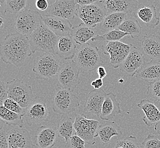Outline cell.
<instances>
[{
    "mask_svg": "<svg viewBox=\"0 0 160 148\" xmlns=\"http://www.w3.org/2000/svg\"><path fill=\"white\" fill-rule=\"evenodd\" d=\"M35 6L38 9L41 11H44L47 9L49 6V4L47 0H37L35 2Z\"/></svg>",
    "mask_w": 160,
    "mask_h": 148,
    "instance_id": "obj_41",
    "label": "cell"
},
{
    "mask_svg": "<svg viewBox=\"0 0 160 148\" xmlns=\"http://www.w3.org/2000/svg\"><path fill=\"white\" fill-rule=\"evenodd\" d=\"M128 14L123 13H112L108 14L100 24V30L104 33L117 29L126 18Z\"/></svg>",
    "mask_w": 160,
    "mask_h": 148,
    "instance_id": "obj_28",
    "label": "cell"
},
{
    "mask_svg": "<svg viewBox=\"0 0 160 148\" xmlns=\"http://www.w3.org/2000/svg\"><path fill=\"white\" fill-rule=\"evenodd\" d=\"M159 18H160V17H159Z\"/></svg>",
    "mask_w": 160,
    "mask_h": 148,
    "instance_id": "obj_48",
    "label": "cell"
},
{
    "mask_svg": "<svg viewBox=\"0 0 160 148\" xmlns=\"http://www.w3.org/2000/svg\"><path fill=\"white\" fill-rule=\"evenodd\" d=\"M4 21H5V20H4V18H3V17L1 16V17H0V26H1V29H2V28H3V24H4Z\"/></svg>",
    "mask_w": 160,
    "mask_h": 148,
    "instance_id": "obj_46",
    "label": "cell"
},
{
    "mask_svg": "<svg viewBox=\"0 0 160 148\" xmlns=\"http://www.w3.org/2000/svg\"><path fill=\"white\" fill-rule=\"evenodd\" d=\"M118 29L129 34L132 38L139 36L142 31L141 25L133 14H128Z\"/></svg>",
    "mask_w": 160,
    "mask_h": 148,
    "instance_id": "obj_29",
    "label": "cell"
},
{
    "mask_svg": "<svg viewBox=\"0 0 160 148\" xmlns=\"http://www.w3.org/2000/svg\"><path fill=\"white\" fill-rule=\"evenodd\" d=\"M77 6L75 0H56L49 6L47 15L72 19L76 16Z\"/></svg>",
    "mask_w": 160,
    "mask_h": 148,
    "instance_id": "obj_15",
    "label": "cell"
},
{
    "mask_svg": "<svg viewBox=\"0 0 160 148\" xmlns=\"http://www.w3.org/2000/svg\"><path fill=\"white\" fill-rule=\"evenodd\" d=\"M154 130L160 136V121L154 125Z\"/></svg>",
    "mask_w": 160,
    "mask_h": 148,
    "instance_id": "obj_45",
    "label": "cell"
},
{
    "mask_svg": "<svg viewBox=\"0 0 160 148\" xmlns=\"http://www.w3.org/2000/svg\"><path fill=\"white\" fill-rule=\"evenodd\" d=\"M49 116V111L45 99L36 96L33 102L25 109L23 119L30 127L43 126Z\"/></svg>",
    "mask_w": 160,
    "mask_h": 148,
    "instance_id": "obj_5",
    "label": "cell"
},
{
    "mask_svg": "<svg viewBox=\"0 0 160 148\" xmlns=\"http://www.w3.org/2000/svg\"><path fill=\"white\" fill-rule=\"evenodd\" d=\"M8 98V84L5 82L1 81L0 82V105L3 106L5 100Z\"/></svg>",
    "mask_w": 160,
    "mask_h": 148,
    "instance_id": "obj_39",
    "label": "cell"
},
{
    "mask_svg": "<svg viewBox=\"0 0 160 148\" xmlns=\"http://www.w3.org/2000/svg\"><path fill=\"white\" fill-rule=\"evenodd\" d=\"M100 125L98 121L87 119L85 114H76L74 121L76 133L88 144H96L95 138Z\"/></svg>",
    "mask_w": 160,
    "mask_h": 148,
    "instance_id": "obj_11",
    "label": "cell"
},
{
    "mask_svg": "<svg viewBox=\"0 0 160 148\" xmlns=\"http://www.w3.org/2000/svg\"><path fill=\"white\" fill-rule=\"evenodd\" d=\"M70 34L76 43L80 46L86 44L97 35L93 28H90L83 22L73 26Z\"/></svg>",
    "mask_w": 160,
    "mask_h": 148,
    "instance_id": "obj_26",
    "label": "cell"
},
{
    "mask_svg": "<svg viewBox=\"0 0 160 148\" xmlns=\"http://www.w3.org/2000/svg\"><path fill=\"white\" fill-rule=\"evenodd\" d=\"M76 3L80 6L89 5L92 3H96L99 0H75Z\"/></svg>",
    "mask_w": 160,
    "mask_h": 148,
    "instance_id": "obj_43",
    "label": "cell"
},
{
    "mask_svg": "<svg viewBox=\"0 0 160 148\" xmlns=\"http://www.w3.org/2000/svg\"><path fill=\"white\" fill-rule=\"evenodd\" d=\"M57 130L58 135L60 138L64 139L66 142L73 136L74 129V122L68 114H64L59 120Z\"/></svg>",
    "mask_w": 160,
    "mask_h": 148,
    "instance_id": "obj_30",
    "label": "cell"
},
{
    "mask_svg": "<svg viewBox=\"0 0 160 148\" xmlns=\"http://www.w3.org/2000/svg\"><path fill=\"white\" fill-rule=\"evenodd\" d=\"M44 24L43 18L37 10L25 9L16 17L15 26L18 33L30 35L39 26Z\"/></svg>",
    "mask_w": 160,
    "mask_h": 148,
    "instance_id": "obj_9",
    "label": "cell"
},
{
    "mask_svg": "<svg viewBox=\"0 0 160 148\" xmlns=\"http://www.w3.org/2000/svg\"><path fill=\"white\" fill-rule=\"evenodd\" d=\"M58 136L57 127L43 125L35 130L32 141L36 148H52Z\"/></svg>",
    "mask_w": 160,
    "mask_h": 148,
    "instance_id": "obj_16",
    "label": "cell"
},
{
    "mask_svg": "<svg viewBox=\"0 0 160 148\" xmlns=\"http://www.w3.org/2000/svg\"><path fill=\"white\" fill-rule=\"evenodd\" d=\"M103 85V79L100 78L96 79V80H93L91 83V86L94 87V90H99L102 87Z\"/></svg>",
    "mask_w": 160,
    "mask_h": 148,
    "instance_id": "obj_42",
    "label": "cell"
},
{
    "mask_svg": "<svg viewBox=\"0 0 160 148\" xmlns=\"http://www.w3.org/2000/svg\"><path fill=\"white\" fill-rule=\"evenodd\" d=\"M28 35L18 32L6 35L1 43V57L6 64L21 68L32 56Z\"/></svg>",
    "mask_w": 160,
    "mask_h": 148,
    "instance_id": "obj_1",
    "label": "cell"
},
{
    "mask_svg": "<svg viewBox=\"0 0 160 148\" xmlns=\"http://www.w3.org/2000/svg\"><path fill=\"white\" fill-rule=\"evenodd\" d=\"M146 63V59L141 51L132 45L129 54L120 65V70L128 77H134L136 73Z\"/></svg>",
    "mask_w": 160,
    "mask_h": 148,
    "instance_id": "obj_14",
    "label": "cell"
},
{
    "mask_svg": "<svg viewBox=\"0 0 160 148\" xmlns=\"http://www.w3.org/2000/svg\"><path fill=\"white\" fill-rule=\"evenodd\" d=\"M142 148H160V140L153 134L150 133L142 143Z\"/></svg>",
    "mask_w": 160,
    "mask_h": 148,
    "instance_id": "obj_37",
    "label": "cell"
},
{
    "mask_svg": "<svg viewBox=\"0 0 160 148\" xmlns=\"http://www.w3.org/2000/svg\"><path fill=\"white\" fill-rule=\"evenodd\" d=\"M119 82H120V83H123V82H124V80H119Z\"/></svg>",
    "mask_w": 160,
    "mask_h": 148,
    "instance_id": "obj_47",
    "label": "cell"
},
{
    "mask_svg": "<svg viewBox=\"0 0 160 148\" xmlns=\"http://www.w3.org/2000/svg\"><path fill=\"white\" fill-rule=\"evenodd\" d=\"M138 107L144 112L142 121L148 127L155 125L160 121V110L154 103L147 99L142 100Z\"/></svg>",
    "mask_w": 160,
    "mask_h": 148,
    "instance_id": "obj_22",
    "label": "cell"
},
{
    "mask_svg": "<svg viewBox=\"0 0 160 148\" xmlns=\"http://www.w3.org/2000/svg\"><path fill=\"white\" fill-rule=\"evenodd\" d=\"M76 43L70 34L59 37L56 56L61 59L71 61L74 59L77 51Z\"/></svg>",
    "mask_w": 160,
    "mask_h": 148,
    "instance_id": "obj_20",
    "label": "cell"
},
{
    "mask_svg": "<svg viewBox=\"0 0 160 148\" xmlns=\"http://www.w3.org/2000/svg\"><path fill=\"white\" fill-rule=\"evenodd\" d=\"M121 113L122 109L116 95L112 92L107 93L102 108L100 119L102 120H110Z\"/></svg>",
    "mask_w": 160,
    "mask_h": 148,
    "instance_id": "obj_23",
    "label": "cell"
},
{
    "mask_svg": "<svg viewBox=\"0 0 160 148\" xmlns=\"http://www.w3.org/2000/svg\"><path fill=\"white\" fill-rule=\"evenodd\" d=\"M9 148H36L28 130L12 126L6 131Z\"/></svg>",
    "mask_w": 160,
    "mask_h": 148,
    "instance_id": "obj_13",
    "label": "cell"
},
{
    "mask_svg": "<svg viewBox=\"0 0 160 148\" xmlns=\"http://www.w3.org/2000/svg\"><path fill=\"white\" fill-rule=\"evenodd\" d=\"M133 15L142 22L149 29H154L160 24V18L157 17L156 8L153 5L139 8Z\"/></svg>",
    "mask_w": 160,
    "mask_h": 148,
    "instance_id": "obj_24",
    "label": "cell"
},
{
    "mask_svg": "<svg viewBox=\"0 0 160 148\" xmlns=\"http://www.w3.org/2000/svg\"><path fill=\"white\" fill-rule=\"evenodd\" d=\"M132 46V44H126L120 41L111 42L102 46V50L105 55L110 56V65L114 68H119L129 54Z\"/></svg>",
    "mask_w": 160,
    "mask_h": 148,
    "instance_id": "obj_12",
    "label": "cell"
},
{
    "mask_svg": "<svg viewBox=\"0 0 160 148\" xmlns=\"http://www.w3.org/2000/svg\"><path fill=\"white\" fill-rule=\"evenodd\" d=\"M43 22L47 28L59 37L70 34L73 28L69 20L55 16L47 15L43 18Z\"/></svg>",
    "mask_w": 160,
    "mask_h": 148,
    "instance_id": "obj_21",
    "label": "cell"
},
{
    "mask_svg": "<svg viewBox=\"0 0 160 148\" xmlns=\"http://www.w3.org/2000/svg\"><path fill=\"white\" fill-rule=\"evenodd\" d=\"M102 2L103 1L99 0L96 3L86 6H80L78 4L76 16L88 26L96 28L103 21L107 15L104 5L102 6L101 4Z\"/></svg>",
    "mask_w": 160,
    "mask_h": 148,
    "instance_id": "obj_8",
    "label": "cell"
},
{
    "mask_svg": "<svg viewBox=\"0 0 160 148\" xmlns=\"http://www.w3.org/2000/svg\"><path fill=\"white\" fill-rule=\"evenodd\" d=\"M1 6L4 5V13L11 14H19L28 5L26 0H0Z\"/></svg>",
    "mask_w": 160,
    "mask_h": 148,
    "instance_id": "obj_32",
    "label": "cell"
},
{
    "mask_svg": "<svg viewBox=\"0 0 160 148\" xmlns=\"http://www.w3.org/2000/svg\"><path fill=\"white\" fill-rule=\"evenodd\" d=\"M62 64L58 56L45 53L35 58L32 71L37 79L52 80L58 77Z\"/></svg>",
    "mask_w": 160,
    "mask_h": 148,
    "instance_id": "obj_4",
    "label": "cell"
},
{
    "mask_svg": "<svg viewBox=\"0 0 160 148\" xmlns=\"http://www.w3.org/2000/svg\"><path fill=\"white\" fill-rule=\"evenodd\" d=\"M3 106L9 111H12L16 114L25 116V109L21 107L17 102L10 98H7L3 103Z\"/></svg>",
    "mask_w": 160,
    "mask_h": 148,
    "instance_id": "obj_36",
    "label": "cell"
},
{
    "mask_svg": "<svg viewBox=\"0 0 160 148\" xmlns=\"http://www.w3.org/2000/svg\"><path fill=\"white\" fill-rule=\"evenodd\" d=\"M80 72L73 60L63 63L57 77L59 87L74 91L80 83Z\"/></svg>",
    "mask_w": 160,
    "mask_h": 148,
    "instance_id": "obj_10",
    "label": "cell"
},
{
    "mask_svg": "<svg viewBox=\"0 0 160 148\" xmlns=\"http://www.w3.org/2000/svg\"><path fill=\"white\" fill-rule=\"evenodd\" d=\"M0 148H9L6 132L2 128L0 130Z\"/></svg>",
    "mask_w": 160,
    "mask_h": 148,
    "instance_id": "obj_40",
    "label": "cell"
},
{
    "mask_svg": "<svg viewBox=\"0 0 160 148\" xmlns=\"http://www.w3.org/2000/svg\"><path fill=\"white\" fill-rule=\"evenodd\" d=\"M142 52L146 59L160 62V35H144L142 42Z\"/></svg>",
    "mask_w": 160,
    "mask_h": 148,
    "instance_id": "obj_17",
    "label": "cell"
},
{
    "mask_svg": "<svg viewBox=\"0 0 160 148\" xmlns=\"http://www.w3.org/2000/svg\"><path fill=\"white\" fill-rule=\"evenodd\" d=\"M115 148H142L135 136H129L116 143Z\"/></svg>",
    "mask_w": 160,
    "mask_h": 148,
    "instance_id": "obj_35",
    "label": "cell"
},
{
    "mask_svg": "<svg viewBox=\"0 0 160 148\" xmlns=\"http://www.w3.org/2000/svg\"><path fill=\"white\" fill-rule=\"evenodd\" d=\"M7 84L8 98L17 102L23 109L28 108L36 97L32 87L21 79H14Z\"/></svg>",
    "mask_w": 160,
    "mask_h": 148,
    "instance_id": "obj_7",
    "label": "cell"
},
{
    "mask_svg": "<svg viewBox=\"0 0 160 148\" xmlns=\"http://www.w3.org/2000/svg\"><path fill=\"white\" fill-rule=\"evenodd\" d=\"M122 135L120 127L115 122H108L101 125L97 133L96 138L99 137L103 144L110 142L112 137Z\"/></svg>",
    "mask_w": 160,
    "mask_h": 148,
    "instance_id": "obj_27",
    "label": "cell"
},
{
    "mask_svg": "<svg viewBox=\"0 0 160 148\" xmlns=\"http://www.w3.org/2000/svg\"><path fill=\"white\" fill-rule=\"evenodd\" d=\"M134 77L151 83L160 79V62L151 61L146 62L136 73Z\"/></svg>",
    "mask_w": 160,
    "mask_h": 148,
    "instance_id": "obj_25",
    "label": "cell"
},
{
    "mask_svg": "<svg viewBox=\"0 0 160 148\" xmlns=\"http://www.w3.org/2000/svg\"><path fill=\"white\" fill-rule=\"evenodd\" d=\"M73 60L82 72L97 70L104 63L100 50L96 45L90 43L81 46L77 50Z\"/></svg>",
    "mask_w": 160,
    "mask_h": 148,
    "instance_id": "obj_3",
    "label": "cell"
},
{
    "mask_svg": "<svg viewBox=\"0 0 160 148\" xmlns=\"http://www.w3.org/2000/svg\"><path fill=\"white\" fill-rule=\"evenodd\" d=\"M85 143L83 139L77 135H74L66 142L65 148H86Z\"/></svg>",
    "mask_w": 160,
    "mask_h": 148,
    "instance_id": "obj_38",
    "label": "cell"
},
{
    "mask_svg": "<svg viewBox=\"0 0 160 148\" xmlns=\"http://www.w3.org/2000/svg\"><path fill=\"white\" fill-rule=\"evenodd\" d=\"M23 117V115L9 111L3 106L0 107V118L8 125L22 128L24 123Z\"/></svg>",
    "mask_w": 160,
    "mask_h": 148,
    "instance_id": "obj_31",
    "label": "cell"
},
{
    "mask_svg": "<svg viewBox=\"0 0 160 148\" xmlns=\"http://www.w3.org/2000/svg\"><path fill=\"white\" fill-rule=\"evenodd\" d=\"M28 37L32 53L43 51L47 54L56 55L59 37L44 24L37 28Z\"/></svg>",
    "mask_w": 160,
    "mask_h": 148,
    "instance_id": "obj_2",
    "label": "cell"
},
{
    "mask_svg": "<svg viewBox=\"0 0 160 148\" xmlns=\"http://www.w3.org/2000/svg\"><path fill=\"white\" fill-rule=\"evenodd\" d=\"M107 93L102 88L93 90L86 96L84 104V110L90 114L100 117L102 108Z\"/></svg>",
    "mask_w": 160,
    "mask_h": 148,
    "instance_id": "obj_18",
    "label": "cell"
},
{
    "mask_svg": "<svg viewBox=\"0 0 160 148\" xmlns=\"http://www.w3.org/2000/svg\"><path fill=\"white\" fill-rule=\"evenodd\" d=\"M147 95L150 100L160 103V79L151 82L147 88Z\"/></svg>",
    "mask_w": 160,
    "mask_h": 148,
    "instance_id": "obj_34",
    "label": "cell"
},
{
    "mask_svg": "<svg viewBox=\"0 0 160 148\" xmlns=\"http://www.w3.org/2000/svg\"><path fill=\"white\" fill-rule=\"evenodd\" d=\"M97 74L98 75L99 78L103 79H104L106 75H107V72L104 67L103 66H99L97 70Z\"/></svg>",
    "mask_w": 160,
    "mask_h": 148,
    "instance_id": "obj_44",
    "label": "cell"
},
{
    "mask_svg": "<svg viewBox=\"0 0 160 148\" xmlns=\"http://www.w3.org/2000/svg\"><path fill=\"white\" fill-rule=\"evenodd\" d=\"M127 35H130L129 34L121 31L119 29H115L111 31H108L106 33L99 35H97L92 41H104L106 42H117L122 40Z\"/></svg>",
    "mask_w": 160,
    "mask_h": 148,
    "instance_id": "obj_33",
    "label": "cell"
},
{
    "mask_svg": "<svg viewBox=\"0 0 160 148\" xmlns=\"http://www.w3.org/2000/svg\"><path fill=\"white\" fill-rule=\"evenodd\" d=\"M52 108L58 114H68L76 110L80 106L79 99L73 92L56 88L53 97Z\"/></svg>",
    "mask_w": 160,
    "mask_h": 148,
    "instance_id": "obj_6",
    "label": "cell"
},
{
    "mask_svg": "<svg viewBox=\"0 0 160 148\" xmlns=\"http://www.w3.org/2000/svg\"><path fill=\"white\" fill-rule=\"evenodd\" d=\"M139 1L135 0H107L103 1V5L108 14L123 13L134 14L139 7Z\"/></svg>",
    "mask_w": 160,
    "mask_h": 148,
    "instance_id": "obj_19",
    "label": "cell"
}]
</instances>
